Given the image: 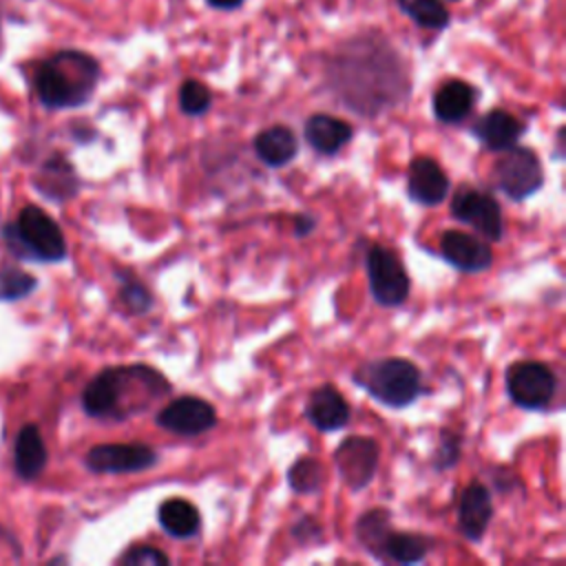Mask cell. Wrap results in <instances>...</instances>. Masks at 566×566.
I'll list each match as a JSON object with an SVG mask.
<instances>
[{"mask_svg": "<svg viewBox=\"0 0 566 566\" xmlns=\"http://www.w3.org/2000/svg\"><path fill=\"white\" fill-rule=\"evenodd\" d=\"M325 80L332 93L363 117H376L409 95L402 55L391 40L374 29L334 46L325 62Z\"/></svg>", "mask_w": 566, "mask_h": 566, "instance_id": "obj_1", "label": "cell"}, {"mask_svg": "<svg viewBox=\"0 0 566 566\" xmlns=\"http://www.w3.org/2000/svg\"><path fill=\"white\" fill-rule=\"evenodd\" d=\"M170 391L161 371L148 365L106 367L82 391V409L97 420L122 422L146 411Z\"/></svg>", "mask_w": 566, "mask_h": 566, "instance_id": "obj_2", "label": "cell"}, {"mask_svg": "<svg viewBox=\"0 0 566 566\" xmlns=\"http://www.w3.org/2000/svg\"><path fill=\"white\" fill-rule=\"evenodd\" d=\"M99 75V62L91 53L62 49L35 66L33 88L44 108H77L93 97Z\"/></svg>", "mask_w": 566, "mask_h": 566, "instance_id": "obj_3", "label": "cell"}, {"mask_svg": "<svg viewBox=\"0 0 566 566\" xmlns=\"http://www.w3.org/2000/svg\"><path fill=\"white\" fill-rule=\"evenodd\" d=\"M0 237L7 250L22 261L57 263L69 254L66 239L57 221L33 203L24 206L13 223H4Z\"/></svg>", "mask_w": 566, "mask_h": 566, "instance_id": "obj_4", "label": "cell"}, {"mask_svg": "<svg viewBox=\"0 0 566 566\" xmlns=\"http://www.w3.org/2000/svg\"><path fill=\"white\" fill-rule=\"evenodd\" d=\"M352 380L385 407H409L422 394L420 369L407 358H376L360 365Z\"/></svg>", "mask_w": 566, "mask_h": 566, "instance_id": "obj_5", "label": "cell"}, {"mask_svg": "<svg viewBox=\"0 0 566 566\" xmlns=\"http://www.w3.org/2000/svg\"><path fill=\"white\" fill-rule=\"evenodd\" d=\"M495 186L513 201L533 197L544 186V170L537 153L526 146H511L493 166Z\"/></svg>", "mask_w": 566, "mask_h": 566, "instance_id": "obj_6", "label": "cell"}, {"mask_svg": "<svg viewBox=\"0 0 566 566\" xmlns=\"http://www.w3.org/2000/svg\"><path fill=\"white\" fill-rule=\"evenodd\" d=\"M369 294L378 305L396 307L409 296L411 283L398 254L385 245H371L365 254Z\"/></svg>", "mask_w": 566, "mask_h": 566, "instance_id": "obj_7", "label": "cell"}, {"mask_svg": "<svg viewBox=\"0 0 566 566\" xmlns=\"http://www.w3.org/2000/svg\"><path fill=\"white\" fill-rule=\"evenodd\" d=\"M506 391L522 409H544L557 391V376L544 363L520 360L506 369Z\"/></svg>", "mask_w": 566, "mask_h": 566, "instance_id": "obj_8", "label": "cell"}, {"mask_svg": "<svg viewBox=\"0 0 566 566\" xmlns=\"http://www.w3.org/2000/svg\"><path fill=\"white\" fill-rule=\"evenodd\" d=\"M159 462V455L153 447L144 442H106L95 444L86 451L84 464L93 473H139Z\"/></svg>", "mask_w": 566, "mask_h": 566, "instance_id": "obj_9", "label": "cell"}, {"mask_svg": "<svg viewBox=\"0 0 566 566\" xmlns=\"http://www.w3.org/2000/svg\"><path fill=\"white\" fill-rule=\"evenodd\" d=\"M334 467L340 480L352 491H363L376 475L380 447L374 438L367 436H349L340 440V444L332 453Z\"/></svg>", "mask_w": 566, "mask_h": 566, "instance_id": "obj_10", "label": "cell"}, {"mask_svg": "<svg viewBox=\"0 0 566 566\" xmlns=\"http://www.w3.org/2000/svg\"><path fill=\"white\" fill-rule=\"evenodd\" d=\"M451 214L460 223L471 226L480 237L489 241H500L504 234V219H502L500 203L482 190H473V188L460 190L451 201Z\"/></svg>", "mask_w": 566, "mask_h": 566, "instance_id": "obj_11", "label": "cell"}, {"mask_svg": "<svg viewBox=\"0 0 566 566\" xmlns=\"http://www.w3.org/2000/svg\"><path fill=\"white\" fill-rule=\"evenodd\" d=\"M155 422L177 436H199L217 424V409L199 396H179L157 411Z\"/></svg>", "mask_w": 566, "mask_h": 566, "instance_id": "obj_12", "label": "cell"}, {"mask_svg": "<svg viewBox=\"0 0 566 566\" xmlns=\"http://www.w3.org/2000/svg\"><path fill=\"white\" fill-rule=\"evenodd\" d=\"M440 256L460 272H482L493 263V250L462 230H447L440 237Z\"/></svg>", "mask_w": 566, "mask_h": 566, "instance_id": "obj_13", "label": "cell"}, {"mask_svg": "<svg viewBox=\"0 0 566 566\" xmlns=\"http://www.w3.org/2000/svg\"><path fill=\"white\" fill-rule=\"evenodd\" d=\"M449 177L433 157H416L409 164L407 195L420 206H438L449 195Z\"/></svg>", "mask_w": 566, "mask_h": 566, "instance_id": "obj_14", "label": "cell"}, {"mask_svg": "<svg viewBox=\"0 0 566 566\" xmlns=\"http://www.w3.org/2000/svg\"><path fill=\"white\" fill-rule=\"evenodd\" d=\"M493 517L491 491L482 482H471L458 500V528L471 542H480Z\"/></svg>", "mask_w": 566, "mask_h": 566, "instance_id": "obj_15", "label": "cell"}, {"mask_svg": "<svg viewBox=\"0 0 566 566\" xmlns=\"http://www.w3.org/2000/svg\"><path fill=\"white\" fill-rule=\"evenodd\" d=\"M471 133L495 153H502L520 142V137L526 133V124L517 119L513 113L504 108H493L484 113L471 128Z\"/></svg>", "mask_w": 566, "mask_h": 566, "instance_id": "obj_16", "label": "cell"}, {"mask_svg": "<svg viewBox=\"0 0 566 566\" xmlns=\"http://www.w3.org/2000/svg\"><path fill=\"white\" fill-rule=\"evenodd\" d=\"M305 416L318 431H336L349 422L352 411L345 396L334 385H323L310 394Z\"/></svg>", "mask_w": 566, "mask_h": 566, "instance_id": "obj_17", "label": "cell"}, {"mask_svg": "<svg viewBox=\"0 0 566 566\" xmlns=\"http://www.w3.org/2000/svg\"><path fill=\"white\" fill-rule=\"evenodd\" d=\"M478 99V88L467 80H447L433 93V115L442 124H460L469 117Z\"/></svg>", "mask_w": 566, "mask_h": 566, "instance_id": "obj_18", "label": "cell"}, {"mask_svg": "<svg viewBox=\"0 0 566 566\" xmlns=\"http://www.w3.org/2000/svg\"><path fill=\"white\" fill-rule=\"evenodd\" d=\"M305 142L321 155H336L340 148H345L354 135V128L327 113H314L305 119L303 126Z\"/></svg>", "mask_w": 566, "mask_h": 566, "instance_id": "obj_19", "label": "cell"}, {"mask_svg": "<svg viewBox=\"0 0 566 566\" xmlns=\"http://www.w3.org/2000/svg\"><path fill=\"white\" fill-rule=\"evenodd\" d=\"M33 186L53 201H66L71 197H75V192L80 190V179L75 168L71 166V161L55 153L51 155L38 170V175L33 177Z\"/></svg>", "mask_w": 566, "mask_h": 566, "instance_id": "obj_20", "label": "cell"}, {"mask_svg": "<svg viewBox=\"0 0 566 566\" xmlns=\"http://www.w3.org/2000/svg\"><path fill=\"white\" fill-rule=\"evenodd\" d=\"M46 460H49V451L38 424L33 422L22 424L13 444V469L18 478L27 482L35 480L44 471Z\"/></svg>", "mask_w": 566, "mask_h": 566, "instance_id": "obj_21", "label": "cell"}, {"mask_svg": "<svg viewBox=\"0 0 566 566\" xmlns=\"http://www.w3.org/2000/svg\"><path fill=\"white\" fill-rule=\"evenodd\" d=\"M254 153L265 166L281 168V166L290 164L296 157L298 139H296L292 128H287L283 124H276V126H270V128L261 130L254 137Z\"/></svg>", "mask_w": 566, "mask_h": 566, "instance_id": "obj_22", "label": "cell"}, {"mask_svg": "<svg viewBox=\"0 0 566 566\" xmlns=\"http://www.w3.org/2000/svg\"><path fill=\"white\" fill-rule=\"evenodd\" d=\"M157 522L159 526L177 539H188L199 533L201 515L195 504H190L184 497H168L157 509Z\"/></svg>", "mask_w": 566, "mask_h": 566, "instance_id": "obj_23", "label": "cell"}, {"mask_svg": "<svg viewBox=\"0 0 566 566\" xmlns=\"http://www.w3.org/2000/svg\"><path fill=\"white\" fill-rule=\"evenodd\" d=\"M389 531H391V520L385 509L365 511L354 524V535H356L358 544L378 562H380L382 544H385V537Z\"/></svg>", "mask_w": 566, "mask_h": 566, "instance_id": "obj_24", "label": "cell"}, {"mask_svg": "<svg viewBox=\"0 0 566 566\" xmlns=\"http://www.w3.org/2000/svg\"><path fill=\"white\" fill-rule=\"evenodd\" d=\"M429 553V544L422 535L416 533H398L389 531L382 544L380 562H396V564H416L422 562Z\"/></svg>", "mask_w": 566, "mask_h": 566, "instance_id": "obj_25", "label": "cell"}, {"mask_svg": "<svg viewBox=\"0 0 566 566\" xmlns=\"http://www.w3.org/2000/svg\"><path fill=\"white\" fill-rule=\"evenodd\" d=\"M398 9L420 29L442 31L451 22V13L442 0H396Z\"/></svg>", "mask_w": 566, "mask_h": 566, "instance_id": "obj_26", "label": "cell"}, {"mask_svg": "<svg viewBox=\"0 0 566 566\" xmlns=\"http://www.w3.org/2000/svg\"><path fill=\"white\" fill-rule=\"evenodd\" d=\"M323 478H325V469L312 455L296 458L294 464L287 469V484L298 495L316 493L321 489V484H323Z\"/></svg>", "mask_w": 566, "mask_h": 566, "instance_id": "obj_27", "label": "cell"}, {"mask_svg": "<svg viewBox=\"0 0 566 566\" xmlns=\"http://www.w3.org/2000/svg\"><path fill=\"white\" fill-rule=\"evenodd\" d=\"M38 279L18 265L0 268V301H20L33 294Z\"/></svg>", "mask_w": 566, "mask_h": 566, "instance_id": "obj_28", "label": "cell"}, {"mask_svg": "<svg viewBox=\"0 0 566 566\" xmlns=\"http://www.w3.org/2000/svg\"><path fill=\"white\" fill-rule=\"evenodd\" d=\"M210 106H212V93L203 82H199L195 77L181 82V86H179V108H181V113H186L190 117H199V115L208 113Z\"/></svg>", "mask_w": 566, "mask_h": 566, "instance_id": "obj_29", "label": "cell"}, {"mask_svg": "<svg viewBox=\"0 0 566 566\" xmlns=\"http://www.w3.org/2000/svg\"><path fill=\"white\" fill-rule=\"evenodd\" d=\"M119 276V301L124 303V307L130 314H146L153 307V294L148 292V287L144 283H139L137 279H130L128 272H117Z\"/></svg>", "mask_w": 566, "mask_h": 566, "instance_id": "obj_30", "label": "cell"}, {"mask_svg": "<svg viewBox=\"0 0 566 566\" xmlns=\"http://www.w3.org/2000/svg\"><path fill=\"white\" fill-rule=\"evenodd\" d=\"M117 562L124 564V566H168L170 559H168L166 553H161L155 546L135 544Z\"/></svg>", "mask_w": 566, "mask_h": 566, "instance_id": "obj_31", "label": "cell"}, {"mask_svg": "<svg viewBox=\"0 0 566 566\" xmlns=\"http://www.w3.org/2000/svg\"><path fill=\"white\" fill-rule=\"evenodd\" d=\"M460 451H462V440L455 431L451 429H444L440 433V444L436 449V455H433V467L438 471H444V469H451L458 458H460Z\"/></svg>", "mask_w": 566, "mask_h": 566, "instance_id": "obj_32", "label": "cell"}, {"mask_svg": "<svg viewBox=\"0 0 566 566\" xmlns=\"http://www.w3.org/2000/svg\"><path fill=\"white\" fill-rule=\"evenodd\" d=\"M292 535H294L301 544H310V542L318 539V535H321V524H318L314 517L305 515V517H301V520L292 526Z\"/></svg>", "mask_w": 566, "mask_h": 566, "instance_id": "obj_33", "label": "cell"}, {"mask_svg": "<svg viewBox=\"0 0 566 566\" xmlns=\"http://www.w3.org/2000/svg\"><path fill=\"white\" fill-rule=\"evenodd\" d=\"M314 228H316V219L312 214L301 212L298 217H294V234L296 237H307Z\"/></svg>", "mask_w": 566, "mask_h": 566, "instance_id": "obj_34", "label": "cell"}, {"mask_svg": "<svg viewBox=\"0 0 566 566\" xmlns=\"http://www.w3.org/2000/svg\"><path fill=\"white\" fill-rule=\"evenodd\" d=\"M245 0H206V4L210 9H217V11H234L243 4Z\"/></svg>", "mask_w": 566, "mask_h": 566, "instance_id": "obj_35", "label": "cell"}, {"mask_svg": "<svg viewBox=\"0 0 566 566\" xmlns=\"http://www.w3.org/2000/svg\"><path fill=\"white\" fill-rule=\"evenodd\" d=\"M442 2H460V0H442Z\"/></svg>", "mask_w": 566, "mask_h": 566, "instance_id": "obj_36", "label": "cell"}]
</instances>
